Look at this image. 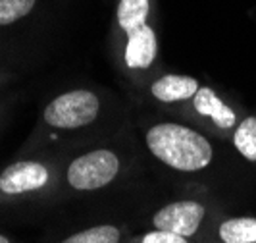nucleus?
<instances>
[{
  "mask_svg": "<svg viewBox=\"0 0 256 243\" xmlns=\"http://www.w3.org/2000/svg\"><path fill=\"white\" fill-rule=\"evenodd\" d=\"M126 51H124V62L129 70H148L156 60L158 45H156V33L148 24L137 27L126 33Z\"/></svg>",
  "mask_w": 256,
  "mask_h": 243,
  "instance_id": "7",
  "label": "nucleus"
},
{
  "mask_svg": "<svg viewBox=\"0 0 256 243\" xmlns=\"http://www.w3.org/2000/svg\"><path fill=\"white\" fill-rule=\"evenodd\" d=\"M144 145L158 162L176 172H200L214 158L212 143L196 129L178 122H156L144 131Z\"/></svg>",
  "mask_w": 256,
  "mask_h": 243,
  "instance_id": "1",
  "label": "nucleus"
},
{
  "mask_svg": "<svg viewBox=\"0 0 256 243\" xmlns=\"http://www.w3.org/2000/svg\"><path fill=\"white\" fill-rule=\"evenodd\" d=\"M102 110L100 97L90 89L66 91L42 110V124L52 131H77L92 126Z\"/></svg>",
  "mask_w": 256,
  "mask_h": 243,
  "instance_id": "3",
  "label": "nucleus"
},
{
  "mask_svg": "<svg viewBox=\"0 0 256 243\" xmlns=\"http://www.w3.org/2000/svg\"><path fill=\"white\" fill-rule=\"evenodd\" d=\"M0 243H14V241L6 235V233H0Z\"/></svg>",
  "mask_w": 256,
  "mask_h": 243,
  "instance_id": "15",
  "label": "nucleus"
},
{
  "mask_svg": "<svg viewBox=\"0 0 256 243\" xmlns=\"http://www.w3.org/2000/svg\"><path fill=\"white\" fill-rule=\"evenodd\" d=\"M128 243H198V241L189 239V237L180 235V233H174V231L150 228V230L142 231L139 235H131Z\"/></svg>",
  "mask_w": 256,
  "mask_h": 243,
  "instance_id": "14",
  "label": "nucleus"
},
{
  "mask_svg": "<svg viewBox=\"0 0 256 243\" xmlns=\"http://www.w3.org/2000/svg\"><path fill=\"white\" fill-rule=\"evenodd\" d=\"M191 103L194 114L208 120L216 129L228 131V129H235L239 124L237 112L212 87H200L191 99Z\"/></svg>",
  "mask_w": 256,
  "mask_h": 243,
  "instance_id": "6",
  "label": "nucleus"
},
{
  "mask_svg": "<svg viewBox=\"0 0 256 243\" xmlns=\"http://www.w3.org/2000/svg\"><path fill=\"white\" fill-rule=\"evenodd\" d=\"M54 179V170L42 160H16L0 172V195L6 199L29 197L48 189Z\"/></svg>",
  "mask_w": 256,
  "mask_h": 243,
  "instance_id": "5",
  "label": "nucleus"
},
{
  "mask_svg": "<svg viewBox=\"0 0 256 243\" xmlns=\"http://www.w3.org/2000/svg\"><path fill=\"white\" fill-rule=\"evenodd\" d=\"M214 243H256L254 216L220 218L212 233Z\"/></svg>",
  "mask_w": 256,
  "mask_h": 243,
  "instance_id": "9",
  "label": "nucleus"
},
{
  "mask_svg": "<svg viewBox=\"0 0 256 243\" xmlns=\"http://www.w3.org/2000/svg\"><path fill=\"white\" fill-rule=\"evenodd\" d=\"M120 172L122 156L108 147H98L74 156L64 170V179L66 185L74 191L92 193L108 187Z\"/></svg>",
  "mask_w": 256,
  "mask_h": 243,
  "instance_id": "2",
  "label": "nucleus"
},
{
  "mask_svg": "<svg viewBox=\"0 0 256 243\" xmlns=\"http://www.w3.org/2000/svg\"><path fill=\"white\" fill-rule=\"evenodd\" d=\"M233 145L248 162H256V116H244L233 129Z\"/></svg>",
  "mask_w": 256,
  "mask_h": 243,
  "instance_id": "12",
  "label": "nucleus"
},
{
  "mask_svg": "<svg viewBox=\"0 0 256 243\" xmlns=\"http://www.w3.org/2000/svg\"><path fill=\"white\" fill-rule=\"evenodd\" d=\"M208 222L210 214L204 203L196 199H180L154 210L150 216V228L174 231L198 243H214V228H208Z\"/></svg>",
  "mask_w": 256,
  "mask_h": 243,
  "instance_id": "4",
  "label": "nucleus"
},
{
  "mask_svg": "<svg viewBox=\"0 0 256 243\" xmlns=\"http://www.w3.org/2000/svg\"><path fill=\"white\" fill-rule=\"evenodd\" d=\"M128 228L118 224H96L64 237L60 243H128Z\"/></svg>",
  "mask_w": 256,
  "mask_h": 243,
  "instance_id": "10",
  "label": "nucleus"
},
{
  "mask_svg": "<svg viewBox=\"0 0 256 243\" xmlns=\"http://www.w3.org/2000/svg\"><path fill=\"white\" fill-rule=\"evenodd\" d=\"M148 0H120L118 6V24L120 27L129 33L137 27H141L146 24L148 18Z\"/></svg>",
  "mask_w": 256,
  "mask_h": 243,
  "instance_id": "11",
  "label": "nucleus"
},
{
  "mask_svg": "<svg viewBox=\"0 0 256 243\" xmlns=\"http://www.w3.org/2000/svg\"><path fill=\"white\" fill-rule=\"evenodd\" d=\"M200 89V83L191 76L166 74L150 83V95L154 101L162 104L187 103Z\"/></svg>",
  "mask_w": 256,
  "mask_h": 243,
  "instance_id": "8",
  "label": "nucleus"
},
{
  "mask_svg": "<svg viewBox=\"0 0 256 243\" xmlns=\"http://www.w3.org/2000/svg\"><path fill=\"white\" fill-rule=\"evenodd\" d=\"M35 0H0V26H10L33 10Z\"/></svg>",
  "mask_w": 256,
  "mask_h": 243,
  "instance_id": "13",
  "label": "nucleus"
}]
</instances>
